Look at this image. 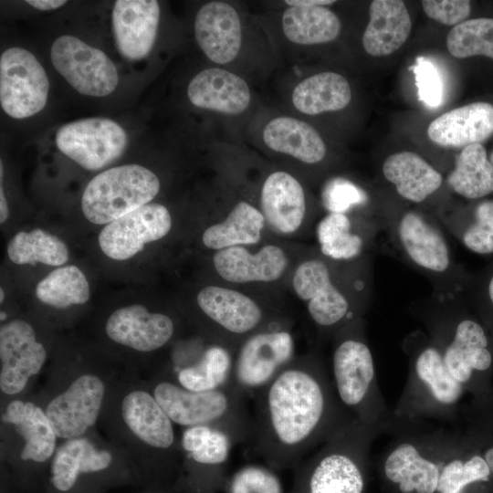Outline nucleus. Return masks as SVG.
Here are the masks:
<instances>
[{"label":"nucleus","instance_id":"e433bc0d","mask_svg":"<svg viewBox=\"0 0 493 493\" xmlns=\"http://www.w3.org/2000/svg\"><path fill=\"white\" fill-rule=\"evenodd\" d=\"M363 480L358 467L343 455H330L316 467L310 493H362Z\"/></svg>","mask_w":493,"mask_h":493},{"label":"nucleus","instance_id":"f3484780","mask_svg":"<svg viewBox=\"0 0 493 493\" xmlns=\"http://www.w3.org/2000/svg\"><path fill=\"white\" fill-rule=\"evenodd\" d=\"M261 213L279 234H291L302 225L306 213L303 188L291 174L278 171L267 176L261 190Z\"/></svg>","mask_w":493,"mask_h":493},{"label":"nucleus","instance_id":"5fc2aeb1","mask_svg":"<svg viewBox=\"0 0 493 493\" xmlns=\"http://www.w3.org/2000/svg\"><path fill=\"white\" fill-rule=\"evenodd\" d=\"M0 302L1 304H3L5 299V289L3 288H1L0 289Z\"/></svg>","mask_w":493,"mask_h":493},{"label":"nucleus","instance_id":"79ce46f5","mask_svg":"<svg viewBox=\"0 0 493 493\" xmlns=\"http://www.w3.org/2000/svg\"><path fill=\"white\" fill-rule=\"evenodd\" d=\"M461 241L473 253L493 254V200L477 205L473 222L462 232Z\"/></svg>","mask_w":493,"mask_h":493},{"label":"nucleus","instance_id":"f8f14e48","mask_svg":"<svg viewBox=\"0 0 493 493\" xmlns=\"http://www.w3.org/2000/svg\"><path fill=\"white\" fill-rule=\"evenodd\" d=\"M194 36L202 51L212 61H233L241 47L242 29L236 9L226 2L205 4L194 18Z\"/></svg>","mask_w":493,"mask_h":493},{"label":"nucleus","instance_id":"de8ad7c7","mask_svg":"<svg viewBox=\"0 0 493 493\" xmlns=\"http://www.w3.org/2000/svg\"><path fill=\"white\" fill-rule=\"evenodd\" d=\"M228 450L229 442L226 435L210 428L197 450L191 455L198 463L215 465L226 459Z\"/></svg>","mask_w":493,"mask_h":493},{"label":"nucleus","instance_id":"a878e982","mask_svg":"<svg viewBox=\"0 0 493 493\" xmlns=\"http://www.w3.org/2000/svg\"><path fill=\"white\" fill-rule=\"evenodd\" d=\"M333 369L341 400L349 405L360 403L374 374L369 348L358 341H343L334 352Z\"/></svg>","mask_w":493,"mask_h":493},{"label":"nucleus","instance_id":"7c9ffc66","mask_svg":"<svg viewBox=\"0 0 493 493\" xmlns=\"http://www.w3.org/2000/svg\"><path fill=\"white\" fill-rule=\"evenodd\" d=\"M265 222L258 209L241 201L233 207L224 221L212 225L204 231L202 242L205 247L216 251L257 244L261 239Z\"/></svg>","mask_w":493,"mask_h":493},{"label":"nucleus","instance_id":"a18cd8bd","mask_svg":"<svg viewBox=\"0 0 493 493\" xmlns=\"http://www.w3.org/2000/svg\"><path fill=\"white\" fill-rule=\"evenodd\" d=\"M425 15L443 25L456 26L470 15V2L466 0H425Z\"/></svg>","mask_w":493,"mask_h":493},{"label":"nucleus","instance_id":"1a4fd4ad","mask_svg":"<svg viewBox=\"0 0 493 493\" xmlns=\"http://www.w3.org/2000/svg\"><path fill=\"white\" fill-rule=\"evenodd\" d=\"M173 330V322L169 316L151 311L142 303L115 309L105 323V332L110 340L142 352L163 347L172 338Z\"/></svg>","mask_w":493,"mask_h":493},{"label":"nucleus","instance_id":"864d4df0","mask_svg":"<svg viewBox=\"0 0 493 493\" xmlns=\"http://www.w3.org/2000/svg\"><path fill=\"white\" fill-rule=\"evenodd\" d=\"M483 457L485 458L491 473L493 474V445L490 446L485 452Z\"/></svg>","mask_w":493,"mask_h":493},{"label":"nucleus","instance_id":"bb28decb","mask_svg":"<svg viewBox=\"0 0 493 493\" xmlns=\"http://www.w3.org/2000/svg\"><path fill=\"white\" fill-rule=\"evenodd\" d=\"M2 421L14 425L26 440L20 455L23 460L44 462L53 455L57 435L47 414L33 403L11 402Z\"/></svg>","mask_w":493,"mask_h":493},{"label":"nucleus","instance_id":"58836bf2","mask_svg":"<svg viewBox=\"0 0 493 493\" xmlns=\"http://www.w3.org/2000/svg\"><path fill=\"white\" fill-rule=\"evenodd\" d=\"M415 369L418 377L430 387L438 402L453 404L459 398L461 383L449 372L436 349L430 347L423 351L416 360Z\"/></svg>","mask_w":493,"mask_h":493},{"label":"nucleus","instance_id":"39448f33","mask_svg":"<svg viewBox=\"0 0 493 493\" xmlns=\"http://www.w3.org/2000/svg\"><path fill=\"white\" fill-rule=\"evenodd\" d=\"M49 90L47 75L30 51L13 47L0 58V103L14 119H25L41 111Z\"/></svg>","mask_w":493,"mask_h":493},{"label":"nucleus","instance_id":"20e7f679","mask_svg":"<svg viewBox=\"0 0 493 493\" xmlns=\"http://www.w3.org/2000/svg\"><path fill=\"white\" fill-rule=\"evenodd\" d=\"M58 150L88 171L115 163L128 144L125 130L107 118H88L62 125L56 133Z\"/></svg>","mask_w":493,"mask_h":493},{"label":"nucleus","instance_id":"603ef678","mask_svg":"<svg viewBox=\"0 0 493 493\" xmlns=\"http://www.w3.org/2000/svg\"><path fill=\"white\" fill-rule=\"evenodd\" d=\"M485 295L488 305L493 309V271L487 280Z\"/></svg>","mask_w":493,"mask_h":493},{"label":"nucleus","instance_id":"37998d69","mask_svg":"<svg viewBox=\"0 0 493 493\" xmlns=\"http://www.w3.org/2000/svg\"><path fill=\"white\" fill-rule=\"evenodd\" d=\"M322 200L329 213L346 214L353 207L364 204L367 195L351 182L336 178L325 186Z\"/></svg>","mask_w":493,"mask_h":493},{"label":"nucleus","instance_id":"5701e85b","mask_svg":"<svg viewBox=\"0 0 493 493\" xmlns=\"http://www.w3.org/2000/svg\"><path fill=\"white\" fill-rule=\"evenodd\" d=\"M383 173L403 198L414 203L425 201L443 183L441 173L412 152H400L388 156L383 164Z\"/></svg>","mask_w":493,"mask_h":493},{"label":"nucleus","instance_id":"6e6552de","mask_svg":"<svg viewBox=\"0 0 493 493\" xmlns=\"http://www.w3.org/2000/svg\"><path fill=\"white\" fill-rule=\"evenodd\" d=\"M105 393L102 381L92 374L78 377L47 406L46 414L57 435L78 438L91 427L99 415Z\"/></svg>","mask_w":493,"mask_h":493},{"label":"nucleus","instance_id":"a19ab883","mask_svg":"<svg viewBox=\"0 0 493 493\" xmlns=\"http://www.w3.org/2000/svg\"><path fill=\"white\" fill-rule=\"evenodd\" d=\"M491 473L485 458L474 455L466 461L456 459L448 463L439 475V493H463L465 488L476 483L489 482Z\"/></svg>","mask_w":493,"mask_h":493},{"label":"nucleus","instance_id":"ddd939ff","mask_svg":"<svg viewBox=\"0 0 493 493\" xmlns=\"http://www.w3.org/2000/svg\"><path fill=\"white\" fill-rule=\"evenodd\" d=\"M396 235L403 251L418 267L434 274L450 268L451 253L446 237L437 225L424 215L404 213L396 225Z\"/></svg>","mask_w":493,"mask_h":493},{"label":"nucleus","instance_id":"dca6fc26","mask_svg":"<svg viewBox=\"0 0 493 493\" xmlns=\"http://www.w3.org/2000/svg\"><path fill=\"white\" fill-rule=\"evenodd\" d=\"M493 133V105L475 102L447 111L428 126L429 139L442 147L480 143Z\"/></svg>","mask_w":493,"mask_h":493},{"label":"nucleus","instance_id":"72a5a7b5","mask_svg":"<svg viewBox=\"0 0 493 493\" xmlns=\"http://www.w3.org/2000/svg\"><path fill=\"white\" fill-rule=\"evenodd\" d=\"M386 477L399 485L403 493H434L437 488L439 469L422 457L410 444L396 447L384 465Z\"/></svg>","mask_w":493,"mask_h":493},{"label":"nucleus","instance_id":"f257e3e1","mask_svg":"<svg viewBox=\"0 0 493 493\" xmlns=\"http://www.w3.org/2000/svg\"><path fill=\"white\" fill-rule=\"evenodd\" d=\"M158 176L140 164L107 168L86 185L80 201L84 218L104 226L149 204L160 192Z\"/></svg>","mask_w":493,"mask_h":493},{"label":"nucleus","instance_id":"a211bd4d","mask_svg":"<svg viewBox=\"0 0 493 493\" xmlns=\"http://www.w3.org/2000/svg\"><path fill=\"white\" fill-rule=\"evenodd\" d=\"M292 351V338L286 331L252 337L245 343L238 356L236 374L239 381L247 386L266 383L290 358Z\"/></svg>","mask_w":493,"mask_h":493},{"label":"nucleus","instance_id":"9b49d317","mask_svg":"<svg viewBox=\"0 0 493 493\" xmlns=\"http://www.w3.org/2000/svg\"><path fill=\"white\" fill-rule=\"evenodd\" d=\"M293 288L303 300L313 320L321 326H330L340 321L349 310L345 295L331 280L329 267L320 259H309L296 269Z\"/></svg>","mask_w":493,"mask_h":493},{"label":"nucleus","instance_id":"c756f323","mask_svg":"<svg viewBox=\"0 0 493 493\" xmlns=\"http://www.w3.org/2000/svg\"><path fill=\"white\" fill-rule=\"evenodd\" d=\"M351 91L347 79L335 72H321L299 82L292 92V103L300 112L317 115L345 108Z\"/></svg>","mask_w":493,"mask_h":493},{"label":"nucleus","instance_id":"c03bdc74","mask_svg":"<svg viewBox=\"0 0 493 493\" xmlns=\"http://www.w3.org/2000/svg\"><path fill=\"white\" fill-rule=\"evenodd\" d=\"M415 76L419 100L428 107H437L443 100V82L438 70L425 57H418L411 68Z\"/></svg>","mask_w":493,"mask_h":493},{"label":"nucleus","instance_id":"6e6d98bb","mask_svg":"<svg viewBox=\"0 0 493 493\" xmlns=\"http://www.w3.org/2000/svg\"><path fill=\"white\" fill-rule=\"evenodd\" d=\"M488 160H489V163L491 164L492 173H493V152H492L490 157L488 158Z\"/></svg>","mask_w":493,"mask_h":493},{"label":"nucleus","instance_id":"c9c22d12","mask_svg":"<svg viewBox=\"0 0 493 493\" xmlns=\"http://www.w3.org/2000/svg\"><path fill=\"white\" fill-rule=\"evenodd\" d=\"M317 238L321 253L335 260H350L363 250V238L352 231L346 214L329 213L317 226Z\"/></svg>","mask_w":493,"mask_h":493},{"label":"nucleus","instance_id":"8fccbe9b","mask_svg":"<svg viewBox=\"0 0 493 493\" xmlns=\"http://www.w3.org/2000/svg\"><path fill=\"white\" fill-rule=\"evenodd\" d=\"M285 3L288 6H324L334 4L332 0H287Z\"/></svg>","mask_w":493,"mask_h":493},{"label":"nucleus","instance_id":"393cba45","mask_svg":"<svg viewBox=\"0 0 493 493\" xmlns=\"http://www.w3.org/2000/svg\"><path fill=\"white\" fill-rule=\"evenodd\" d=\"M263 140L271 150L306 163H317L326 154L325 143L318 131L291 117L271 120L263 130Z\"/></svg>","mask_w":493,"mask_h":493},{"label":"nucleus","instance_id":"4c0bfd02","mask_svg":"<svg viewBox=\"0 0 493 493\" xmlns=\"http://www.w3.org/2000/svg\"><path fill=\"white\" fill-rule=\"evenodd\" d=\"M446 47L456 58L486 56L493 59V18L468 19L455 26L446 37Z\"/></svg>","mask_w":493,"mask_h":493},{"label":"nucleus","instance_id":"4be33fe9","mask_svg":"<svg viewBox=\"0 0 493 493\" xmlns=\"http://www.w3.org/2000/svg\"><path fill=\"white\" fill-rule=\"evenodd\" d=\"M196 302L205 315L234 333L251 330L262 317L253 299L232 288L206 286L198 291Z\"/></svg>","mask_w":493,"mask_h":493},{"label":"nucleus","instance_id":"f03ea898","mask_svg":"<svg viewBox=\"0 0 493 493\" xmlns=\"http://www.w3.org/2000/svg\"><path fill=\"white\" fill-rule=\"evenodd\" d=\"M323 404L313 377L298 370L283 372L268 393L270 419L278 439L293 445L306 438L320 421Z\"/></svg>","mask_w":493,"mask_h":493},{"label":"nucleus","instance_id":"412c9836","mask_svg":"<svg viewBox=\"0 0 493 493\" xmlns=\"http://www.w3.org/2000/svg\"><path fill=\"white\" fill-rule=\"evenodd\" d=\"M153 395L171 421L182 425L215 420L227 408L226 395L215 390L194 392L163 382L155 387Z\"/></svg>","mask_w":493,"mask_h":493},{"label":"nucleus","instance_id":"cd10ccee","mask_svg":"<svg viewBox=\"0 0 493 493\" xmlns=\"http://www.w3.org/2000/svg\"><path fill=\"white\" fill-rule=\"evenodd\" d=\"M6 256L16 266L55 268L69 263L70 251L61 237L36 227L16 232L7 243Z\"/></svg>","mask_w":493,"mask_h":493},{"label":"nucleus","instance_id":"49530a36","mask_svg":"<svg viewBox=\"0 0 493 493\" xmlns=\"http://www.w3.org/2000/svg\"><path fill=\"white\" fill-rule=\"evenodd\" d=\"M232 493H280V487L272 475L257 468H247L235 478Z\"/></svg>","mask_w":493,"mask_h":493},{"label":"nucleus","instance_id":"aec40b11","mask_svg":"<svg viewBox=\"0 0 493 493\" xmlns=\"http://www.w3.org/2000/svg\"><path fill=\"white\" fill-rule=\"evenodd\" d=\"M369 15L370 20L362 36V46L369 55L388 56L407 40L412 21L403 1H372Z\"/></svg>","mask_w":493,"mask_h":493},{"label":"nucleus","instance_id":"2eb2a0df","mask_svg":"<svg viewBox=\"0 0 493 493\" xmlns=\"http://www.w3.org/2000/svg\"><path fill=\"white\" fill-rule=\"evenodd\" d=\"M187 96L197 108L238 114L249 105L251 100L247 83L239 76L223 68H206L189 82Z\"/></svg>","mask_w":493,"mask_h":493},{"label":"nucleus","instance_id":"b1692460","mask_svg":"<svg viewBox=\"0 0 493 493\" xmlns=\"http://www.w3.org/2000/svg\"><path fill=\"white\" fill-rule=\"evenodd\" d=\"M121 414L131 432L149 446L167 448L173 444L172 421L150 393L144 391L128 393L121 404Z\"/></svg>","mask_w":493,"mask_h":493},{"label":"nucleus","instance_id":"09e8293b","mask_svg":"<svg viewBox=\"0 0 493 493\" xmlns=\"http://www.w3.org/2000/svg\"><path fill=\"white\" fill-rule=\"evenodd\" d=\"M26 4L30 5L31 6L42 10V11H49V10H55L62 5H64L67 1L62 0H27L26 1Z\"/></svg>","mask_w":493,"mask_h":493},{"label":"nucleus","instance_id":"3c124183","mask_svg":"<svg viewBox=\"0 0 493 493\" xmlns=\"http://www.w3.org/2000/svg\"><path fill=\"white\" fill-rule=\"evenodd\" d=\"M9 205L4 191V186L0 184V224L4 225L9 218Z\"/></svg>","mask_w":493,"mask_h":493},{"label":"nucleus","instance_id":"4468645a","mask_svg":"<svg viewBox=\"0 0 493 493\" xmlns=\"http://www.w3.org/2000/svg\"><path fill=\"white\" fill-rule=\"evenodd\" d=\"M213 264L218 275L229 282H269L282 276L288 258L275 245L264 246L256 254L236 246L216 251Z\"/></svg>","mask_w":493,"mask_h":493},{"label":"nucleus","instance_id":"9d476101","mask_svg":"<svg viewBox=\"0 0 493 493\" xmlns=\"http://www.w3.org/2000/svg\"><path fill=\"white\" fill-rule=\"evenodd\" d=\"M160 6L155 0H118L112 8V30L120 54L130 60L149 55L155 43Z\"/></svg>","mask_w":493,"mask_h":493},{"label":"nucleus","instance_id":"7ed1b4c3","mask_svg":"<svg viewBox=\"0 0 493 493\" xmlns=\"http://www.w3.org/2000/svg\"><path fill=\"white\" fill-rule=\"evenodd\" d=\"M50 58L55 69L79 93L105 97L119 83V74L112 60L100 49L71 35L56 38Z\"/></svg>","mask_w":493,"mask_h":493},{"label":"nucleus","instance_id":"f704fd0d","mask_svg":"<svg viewBox=\"0 0 493 493\" xmlns=\"http://www.w3.org/2000/svg\"><path fill=\"white\" fill-rule=\"evenodd\" d=\"M448 186L467 199H479L493 192V173L481 143L464 147L446 178Z\"/></svg>","mask_w":493,"mask_h":493},{"label":"nucleus","instance_id":"473e14b6","mask_svg":"<svg viewBox=\"0 0 493 493\" xmlns=\"http://www.w3.org/2000/svg\"><path fill=\"white\" fill-rule=\"evenodd\" d=\"M341 28L338 16L324 6H289L282 16L286 37L299 45H316L334 40Z\"/></svg>","mask_w":493,"mask_h":493},{"label":"nucleus","instance_id":"2f4dec72","mask_svg":"<svg viewBox=\"0 0 493 493\" xmlns=\"http://www.w3.org/2000/svg\"><path fill=\"white\" fill-rule=\"evenodd\" d=\"M111 459L109 452L97 450L86 438L68 439L55 454L51 468L52 484L60 491H68L80 473L105 469Z\"/></svg>","mask_w":493,"mask_h":493},{"label":"nucleus","instance_id":"ea45409f","mask_svg":"<svg viewBox=\"0 0 493 493\" xmlns=\"http://www.w3.org/2000/svg\"><path fill=\"white\" fill-rule=\"evenodd\" d=\"M229 367L228 353L223 348L212 347L197 365L182 370L178 379L187 390L213 391L226 380Z\"/></svg>","mask_w":493,"mask_h":493},{"label":"nucleus","instance_id":"0eeeda50","mask_svg":"<svg viewBox=\"0 0 493 493\" xmlns=\"http://www.w3.org/2000/svg\"><path fill=\"white\" fill-rule=\"evenodd\" d=\"M44 345L37 340L33 326L15 319L0 328V388L6 394L23 391L47 360Z\"/></svg>","mask_w":493,"mask_h":493},{"label":"nucleus","instance_id":"423d86ee","mask_svg":"<svg viewBox=\"0 0 493 493\" xmlns=\"http://www.w3.org/2000/svg\"><path fill=\"white\" fill-rule=\"evenodd\" d=\"M172 227L168 208L152 202L102 226L97 237L98 246L112 261H130L149 245L164 238Z\"/></svg>","mask_w":493,"mask_h":493},{"label":"nucleus","instance_id":"c85d7f7f","mask_svg":"<svg viewBox=\"0 0 493 493\" xmlns=\"http://www.w3.org/2000/svg\"><path fill=\"white\" fill-rule=\"evenodd\" d=\"M33 293L34 299L45 307L67 309L87 304L91 288L86 273L79 266L68 263L43 276Z\"/></svg>","mask_w":493,"mask_h":493},{"label":"nucleus","instance_id":"6ab92c4d","mask_svg":"<svg viewBox=\"0 0 493 493\" xmlns=\"http://www.w3.org/2000/svg\"><path fill=\"white\" fill-rule=\"evenodd\" d=\"M443 358L449 372L460 383L468 382L474 372H488L493 355L484 327L472 319L461 320Z\"/></svg>","mask_w":493,"mask_h":493}]
</instances>
